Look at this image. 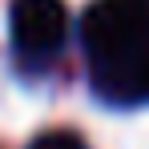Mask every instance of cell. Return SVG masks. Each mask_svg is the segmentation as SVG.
<instances>
[{"instance_id": "cell-1", "label": "cell", "mask_w": 149, "mask_h": 149, "mask_svg": "<svg viewBox=\"0 0 149 149\" xmlns=\"http://www.w3.org/2000/svg\"><path fill=\"white\" fill-rule=\"evenodd\" d=\"M89 65H113L149 45V0H97L81 20Z\"/></svg>"}, {"instance_id": "cell-2", "label": "cell", "mask_w": 149, "mask_h": 149, "mask_svg": "<svg viewBox=\"0 0 149 149\" xmlns=\"http://www.w3.org/2000/svg\"><path fill=\"white\" fill-rule=\"evenodd\" d=\"M8 28H12V45L20 56L49 61L61 52L69 36V12L61 0H12Z\"/></svg>"}, {"instance_id": "cell-3", "label": "cell", "mask_w": 149, "mask_h": 149, "mask_svg": "<svg viewBox=\"0 0 149 149\" xmlns=\"http://www.w3.org/2000/svg\"><path fill=\"white\" fill-rule=\"evenodd\" d=\"M93 89L113 105H137L149 101V45L129 52L125 61L93 69Z\"/></svg>"}, {"instance_id": "cell-4", "label": "cell", "mask_w": 149, "mask_h": 149, "mask_svg": "<svg viewBox=\"0 0 149 149\" xmlns=\"http://www.w3.org/2000/svg\"><path fill=\"white\" fill-rule=\"evenodd\" d=\"M28 149H85V141H81L77 133H69V129H49V133H40Z\"/></svg>"}]
</instances>
